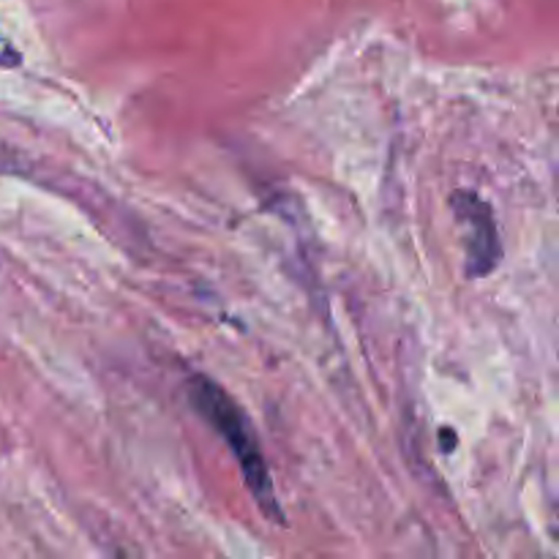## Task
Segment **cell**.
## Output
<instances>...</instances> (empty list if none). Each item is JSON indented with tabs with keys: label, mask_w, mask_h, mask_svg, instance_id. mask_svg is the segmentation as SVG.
I'll list each match as a JSON object with an SVG mask.
<instances>
[{
	"label": "cell",
	"mask_w": 559,
	"mask_h": 559,
	"mask_svg": "<svg viewBox=\"0 0 559 559\" xmlns=\"http://www.w3.org/2000/svg\"><path fill=\"white\" fill-rule=\"evenodd\" d=\"M186 396L194 404L197 413L202 415V420L216 429V435L227 442L233 456L238 459L246 486H249L251 497L260 506V511L265 513V519L284 524V511L278 506L276 489H273L271 469H267L260 442H257V435L243 409L235 404V399H229V393L218 382H213L205 374H194L186 382Z\"/></svg>",
	"instance_id": "cell-1"
},
{
	"label": "cell",
	"mask_w": 559,
	"mask_h": 559,
	"mask_svg": "<svg viewBox=\"0 0 559 559\" xmlns=\"http://www.w3.org/2000/svg\"><path fill=\"white\" fill-rule=\"evenodd\" d=\"M453 207L467 227V276L484 278L502 260L495 211H491L489 202H484L473 191H462V194L453 197Z\"/></svg>",
	"instance_id": "cell-2"
},
{
	"label": "cell",
	"mask_w": 559,
	"mask_h": 559,
	"mask_svg": "<svg viewBox=\"0 0 559 559\" xmlns=\"http://www.w3.org/2000/svg\"><path fill=\"white\" fill-rule=\"evenodd\" d=\"M440 448H442V453H451L453 448H456V431L453 429H442L440 431Z\"/></svg>",
	"instance_id": "cell-3"
}]
</instances>
